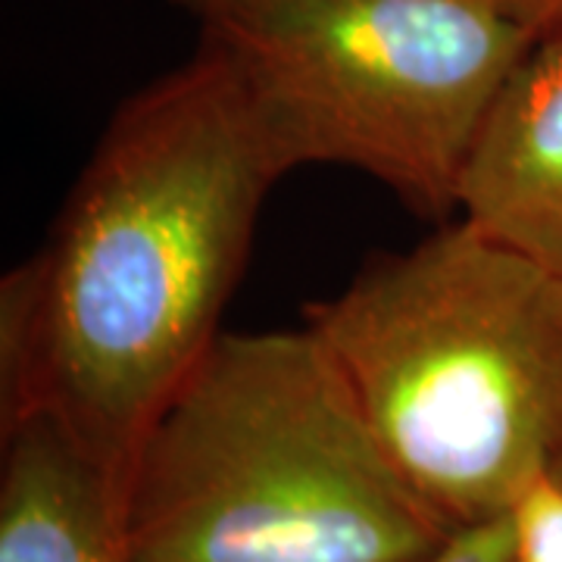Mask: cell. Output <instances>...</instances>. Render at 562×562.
I'll return each instance as SVG.
<instances>
[{
  "label": "cell",
  "instance_id": "obj_1",
  "mask_svg": "<svg viewBox=\"0 0 562 562\" xmlns=\"http://www.w3.org/2000/svg\"><path fill=\"white\" fill-rule=\"evenodd\" d=\"M206 41L116 106L47 241L0 284V428L47 416L120 482L222 335L281 179Z\"/></svg>",
  "mask_w": 562,
  "mask_h": 562
},
{
  "label": "cell",
  "instance_id": "obj_2",
  "mask_svg": "<svg viewBox=\"0 0 562 562\" xmlns=\"http://www.w3.org/2000/svg\"><path fill=\"white\" fill-rule=\"evenodd\" d=\"M122 506L140 562H431L457 535L310 325L222 331L150 425Z\"/></svg>",
  "mask_w": 562,
  "mask_h": 562
},
{
  "label": "cell",
  "instance_id": "obj_3",
  "mask_svg": "<svg viewBox=\"0 0 562 562\" xmlns=\"http://www.w3.org/2000/svg\"><path fill=\"white\" fill-rule=\"evenodd\" d=\"M306 325L453 531L506 519L562 457V276L469 222L366 262Z\"/></svg>",
  "mask_w": 562,
  "mask_h": 562
},
{
  "label": "cell",
  "instance_id": "obj_4",
  "mask_svg": "<svg viewBox=\"0 0 562 562\" xmlns=\"http://www.w3.org/2000/svg\"><path fill=\"white\" fill-rule=\"evenodd\" d=\"M281 172L350 166L422 216L457 213L462 169L535 44L482 0H272L203 22Z\"/></svg>",
  "mask_w": 562,
  "mask_h": 562
},
{
  "label": "cell",
  "instance_id": "obj_5",
  "mask_svg": "<svg viewBox=\"0 0 562 562\" xmlns=\"http://www.w3.org/2000/svg\"><path fill=\"white\" fill-rule=\"evenodd\" d=\"M457 213L562 276V35L506 76L462 169Z\"/></svg>",
  "mask_w": 562,
  "mask_h": 562
},
{
  "label": "cell",
  "instance_id": "obj_6",
  "mask_svg": "<svg viewBox=\"0 0 562 562\" xmlns=\"http://www.w3.org/2000/svg\"><path fill=\"white\" fill-rule=\"evenodd\" d=\"M0 562H140L120 482L47 416L0 428Z\"/></svg>",
  "mask_w": 562,
  "mask_h": 562
},
{
  "label": "cell",
  "instance_id": "obj_7",
  "mask_svg": "<svg viewBox=\"0 0 562 562\" xmlns=\"http://www.w3.org/2000/svg\"><path fill=\"white\" fill-rule=\"evenodd\" d=\"M509 519L513 562H562V457L528 484Z\"/></svg>",
  "mask_w": 562,
  "mask_h": 562
},
{
  "label": "cell",
  "instance_id": "obj_8",
  "mask_svg": "<svg viewBox=\"0 0 562 562\" xmlns=\"http://www.w3.org/2000/svg\"><path fill=\"white\" fill-rule=\"evenodd\" d=\"M431 562H513V519L460 528Z\"/></svg>",
  "mask_w": 562,
  "mask_h": 562
},
{
  "label": "cell",
  "instance_id": "obj_9",
  "mask_svg": "<svg viewBox=\"0 0 562 562\" xmlns=\"http://www.w3.org/2000/svg\"><path fill=\"white\" fill-rule=\"evenodd\" d=\"M503 20L519 25L531 41L562 35V0H482Z\"/></svg>",
  "mask_w": 562,
  "mask_h": 562
},
{
  "label": "cell",
  "instance_id": "obj_10",
  "mask_svg": "<svg viewBox=\"0 0 562 562\" xmlns=\"http://www.w3.org/2000/svg\"><path fill=\"white\" fill-rule=\"evenodd\" d=\"M176 7L188 10L191 16H198L203 22L220 20V16H228V13H241V10H250V7H262V3H272V0H172Z\"/></svg>",
  "mask_w": 562,
  "mask_h": 562
}]
</instances>
